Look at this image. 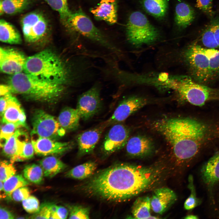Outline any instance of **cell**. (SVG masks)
I'll list each match as a JSON object with an SVG mask.
<instances>
[{
  "instance_id": "38",
  "label": "cell",
  "mask_w": 219,
  "mask_h": 219,
  "mask_svg": "<svg viewBox=\"0 0 219 219\" xmlns=\"http://www.w3.org/2000/svg\"><path fill=\"white\" fill-rule=\"evenodd\" d=\"M0 132V146L2 147L7 141L14 134L19 127L12 123H3Z\"/></svg>"
},
{
  "instance_id": "41",
  "label": "cell",
  "mask_w": 219,
  "mask_h": 219,
  "mask_svg": "<svg viewBox=\"0 0 219 219\" xmlns=\"http://www.w3.org/2000/svg\"><path fill=\"white\" fill-rule=\"evenodd\" d=\"M52 203L46 202L40 206L38 211L29 216L28 218L32 219H50L51 215L50 207Z\"/></svg>"
},
{
  "instance_id": "29",
  "label": "cell",
  "mask_w": 219,
  "mask_h": 219,
  "mask_svg": "<svg viewBox=\"0 0 219 219\" xmlns=\"http://www.w3.org/2000/svg\"><path fill=\"white\" fill-rule=\"evenodd\" d=\"M97 168L94 162L89 161L78 165L67 172L65 176L68 178L82 180L92 176Z\"/></svg>"
},
{
  "instance_id": "3",
  "label": "cell",
  "mask_w": 219,
  "mask_h": 219,
  "mask_svg": "<svg viewBox=\"0 0 219 219\" xmlns=\"http://www.w3.org/2000/svg\"><path fill=\"white\" fill-rule=\"evenodd\" d=\"M23 71L45 82L63 86L71 75L61 58L48 49L27 57Z\"/></svg>"
},
{
  "instance_id": "36",
  "label": "cell",
  "mask_w": 219,
  "mask_h": 219,
  "mask_svg": "<svg viewBox=\"0 0 219 219\" xmlns=\"http://www.w3.org/2000/svg\"><path fill=\"white\" fill-rule=\"evenodd\" d=\"M202 41L206 48L216 49L219 48L215 38L213 24L208 26L202 34Z\"/></svg>"
},
{
  "instance_id": "50",
  "label": "cell",
  "mask_w": 219,
  "mask_h": 219,
  "mask_svg": "<svg viewBox=\"0 0 219 219\" xmlns=\"http://www.w3.org/2000/svg\"><path fill=\"white\" fill-rule=\"evenodd\" d=\"M0 198H5L6 197L5 193L4 190L3 182L0 181Z\"/></svg>"
},
{
  "instance_id": "31",
  "label": "cell",
  "mask_w": 219,
  "mask_h": 219,
  "mask_svg": "<svg viewBox=\"0 0 219 219\" xmlns=\"http://www.w3.org/2000/svg\"><path fill=\"white\" fill-rule=\"evenodd\" d=\"M29 184V182L21 174L14 175L7 179L4 182L3 186L7 199L12 200L11 195L15 190L20 187L26 186Z\"/></svg>"
},
{
  "instance_id": "8",
  "label": "cell",
  "mask_w": 219,
  "mask_h": 219,
  "mask_svg": "<svg viewBox=\"0 0 219 219\" xmlns=\"http://www.w3.org/2000/svg\"><path fill=\"white\" fill-rule=\"evenodd\" d=\"M184 58L195 79L200 82L210 80L209 61L205 48L193 43L184 53Z\"/></svg>"
},
{
  "instance_id": "45",
  "label": "cell",
  "mask_w": 219,
  "mask_h": 219,
  "mask_svg": "<svg viewBox=\"0 0 219 219\" xmlns=\"http://www.w3.org/2000/svg\"><path fill=\"white\" fill-rule=\"evenodd\" d=\"M68 214V210L64 207L58 206L57 209L53 217V219H66Z\"/></svg>"
},
{
  "instance_id": "43",
  "label": "cell",
  "mask_w": 219,
  "mask_h": 219,
  "mask_svg": "<svg viewBox=\"0 0 219 219\" xmlns=\"http://www.w3.org/2000/svg\"><path fill=\"white\" fill-rule=\"evenodd\" d=\"M30 195L29 188L26 186L20 187L15 190L12 193V200L19 202L27 198Z\"/></svg>"
},
{
  "instance_id": "12",
  "label": "cell",
  "mask_w": 219,
  "mask_h": 219,
  "mask_svg": "<svg viewBox=\"0 0 219 219\" xmlns=\"http://www.w3.org/2000/svg\"><path fill=\"white\" fill-rule=\"evenodd\" d=\"M129 133V129L123 124L119 123L112 125L102 143V151L109 155L123 148L128 140Z\"/></svg>"
},
{
  "instance_id": "14",
  "label": "cell",
  "mask_w": 219,
  "mask_h": 219,
  "mask_svg": "<svg viewBox=\"0 0 219 219\" xmlns=\"http://www.w3.org/2000/svg\"><path fill=\"white\" fill-rule=\"evenodd\" d=\"M26 58L23 54L16 49L1 47L0 70L12 75L22 72Z\"/></svg>"
},
{
  "instance_id": "15",
  "label": "cell",
  "mask_w": 219,
  "mask_h": 219,
  "mask_svg": "<svg viewBox=\"0 0 219 219\" xmlns=\"http://www.w3.org/2000/svg\"><path fill=\"white\" fill-rule=\"evenodd\" d=\"M31 141L35 153L47 156L64 153L72 148L73 142H61L51 138L32 137Z\"/></svg>"
},
{
  "instance_id": "11",
  "label": "cell",
  "mask_w": 219,
  "mask_h": 219,
  "mask_svg": "<svg viewBox=\"0 0 219 219\" xmlns=\"http://www.w3.org/2000/svg\"><path fill=\"white\" fill-rule=\"evenodd\" d=\"M21 25L25 40L30 43L35 42L45 35L48 28L47 20L41 13H29L21 20Z\"/></svg>"
},
{
  "instance_id": "19",
  "label": "cell",
  "mask_w": 219,
  "mask_h": 219,
  "mask_svg": "<svg viewBox=\"0 0 219 219\" xmlns=\"http://www.w3.org/2000/svg\"><path fill=\"white\" fill-rule=\"evenodd\" d=\"M177 196L170 188L162 187L155 189L151 198V208L155 213L162 214L176 201Z\"/></svg>"
},
{
  "instance_id": "28",
  "label": "cell",
  "mask_w": 219,
  "mask_h": 219,
  "mask_svg": "<svg viewBox=\"0 0 219 219\" xmlns=\"http://www.w3.org/2000/svg\"><path fill=\"white\" fill-rule=\"evenodd\" d=\"M151 198L144 196L137 198L132 207L131 213L133 217L137 219L157 218L151 216Z\"/></svg>"
},
{
  "instance_id": "49",
  "label": "cell",
  "mask_w": 219,
  "mask_h": 219,
  "mask_svg": "<svg viewBox=\"0 0 219 219\" xmlns=\"http://www.w3.org/2000/svg\"><path fill=\"white\" fill-rule=\"evenodd\" d=\"M0 96H3L9 93H11L10 87L8 85H2L0 87Z\"/></svg>"
},
{
  "instance_id": "10",
  "label": "cell",
  "mask_w": 219,
  "mask_h": 219,
  "mask_svg": "<svg viewBox=\"0 0 219 219\" xmlns=\"http://www.w3.org/2000/svg\"><path fill=\"white\" fill-rule=\"evenodd\" d=\"M100 84L97 83L79 96L76 109L81 119L87 120L97 114L102 107Z\"/></svg>"
},
{
  "instance_id": "23",
  "label": "cell",
  "mask_w": 219,
  "mask_h": 219,
  "mask_svg": "<svg viewBox=\"0 0 219 219\" xmlns=\"http://www.w3.org/2000/svg\"><path fill=\"white\" fill-rule=\"evenodd\" d=\"M81 119L76 108L67 107L61 110L57 119L61 127L66 131H71L78 129Z\"/></svg>"
},
{
  "instance_id": "34",
  "label": "cell",
  "mask_w": 219,
  "mask_h": 219,
  "mask_svg": "<svg viewBox=\"0 0 219 219\" xmlns=\"http://www.w3.org/2000/svg\"><path fill=\"white\" fill-rule=\"evenodd\" d=\"M54 10L57 12L61 19L65 22L72 13L70 11L67 0H45Z\"/></svg>"
},
{
  "instance_id": "18",
  "label": "cell",
  "mask_w": 219,
  "mask_h": 219,
  "mask_svg": "<svg viewBox=\"0 0 219 219\" xmlns=\"http://www.w3.org/2000/svg\"><path fill=\"white\" fill-rule=\"evenodd\" d=\"M20 128L16 130L2 147L3 154L9 158L10 162L12 163L16 162L22 152L25 142L29 140L26 132Z\"/></svg>"
},
{
  "instance_id": "39",
  "label": "cell",
  "mask_w": 219,
  "mask_h": 219,
  "mask_svg": "<svg viewBox=\"0 0 219 219\" xmlns=\"http://www.w3.org/2000/svg\"><path fill=\"white\" fill-rule=\"evenodd\" d=\"M69 219H89V210L81 206L72 205L69 207Z\"/></svg>"
},
{
  "instance_id": "46",
  "label": "cell",
  "mask_w": 219,
  "mask_h": 219,
  "mask_svg": "<svg viewBox=\"0 0 219 219\" xmlns=\"http://www.w3.org/2000/svg\"><path fill=\"white\" fill-rule=\"evenodd\" d=\"M15 218L14 215L6 208L1 206L0 208V219H12Z\"/></svg>"
},
{
  "instance_id": "17",
  "label": "cell",
  "mask_w": 219,
  "mask_h": 219,
  "mask_svg": "<svg viewBox=\"0 0 219 219\" xmlns=\"http://www.w3.org/2000/svg\"><path fill=\"white\" fill-rule=\"evenodd\" d=\"M7 105L2 117V123H12L19 127L27 129L26 116L21 105L17 99L11 93L6 95Z\"/></svg>"
},
{
  "instance_id": "5",
  "label": "cell",
  "mask_w": 219,
  "mask_h": 219,
  "mask_svg": "<svg viewBox=\"0 0 219 219\" xmlns=\"http://www.w3.org/2000/svg\"><path fill=\"white\" fill-rule=\"evenodd\" d=\"M159 85L175 90L182 99L197 106H203L219 95V90L196 83L186 76L169 77L165 74Z\"/></svg>"
},
{
  "instance_id": "13",
  "label": "cell",
  "mask_w": 219,
  "mask_h": 219,
  "mask_svg": "<svg viewBox=\"0 0 219 219\" xmlns=\"http://www.w3.org/2000/svg\"><path fill=\"white\" fill-rule=\"evenodd\" d=\"M147 103V100L142 97L133 96L126 98L119 103L110 117L103 123L107 127L122 122Z\"/></svg>"
},
{
  "instance_id": "7",
  "label": "cell",
  "mask_w": 219,
  "mask_h": 219,
  "mask_svg": "<svg viewBox=\"0 0 219 219\" xmlns=\"http://www.w3.org/2000/svg\"><path fill=\"white\" fill-rule=\"evenodd\" d=\"M73 30L93 41L111 52L117 49L96 27L89 18L81 11L72 13L65 22Z\"/></svg>"
},
{
  "instance_id": "21",
  "label": "cell",
  "mask_w": 219,
  "mask_h": 219,
  "mask_svg": "<svg viewBox=\"0 0 219 219\" xmlns=\"http://www.w3.org/2000/svg\"><path fill=\"white\" fill-rule=\"evenodd\" d=\"M117 8L115 0H102L98 5L92 9L91 12L97 19L113 24L117 20Z\"/></svg>"
},
{
  "instance_id": "32",
  "label": "cell",
  "mask_w": 219,
  "mask_h": 219,
  "mask_svg": "<svg viewBox=\"0 0 219 219\" xmlns=\"http://www.w3.org/2000/svg\"><path fill=\"white\" fill-rule=\"evenodd\" d=\"M23 172L24 177L29 181L37 184L42 183L44 174L40 165L35 164L27 165Z\"/></svg>"
},
{
  "instance_id": "24",
  "label": "cell",
  "mask_w": 219,
  "mask_h": 219,
  "mask_svg": "<svg viewBox=\"0 0 219 219\" xmlns=\"http://www.w3.org/2000/svg\"><path fill=\"white\" fill-rule=\"evenodd\" d=\"M193 9L188 4L180 2L177 3L175 9L174 21L176 26L184 29L189 26L195 18Z\"/></svg>"
},
{
  "instance_id": "48",
  "label": "cell",
  "mask_w": 219,
  "mask_h": 219,
  "mask_svg": "<svg viewBox=\"0 0 219 219\" xmlns=\"http://www.w3.org/2000/svg\"><path fill=\"white\" fill-rule=\"evenodd\" d=\"M213 24L215 38L219 48V22Z\"/></svg>"
},
{
  "instance_id": "6",
  "label": "cell",
  "mask_w": 219,
  "mask_h": 219,
  "mask_svg": "<svg viewBox=\"0 0 219 219\" xmlns=\"http://www.w3.org/2000/svg\"><path fill=\"white\" fill-rule=\"evenodd\" d=\"M126 35L128 41L140 46L151 43L158 38V30L142 12L134 11L130 15L127 24Z\"/></svg>"
},
{
  "instance_id": "16",
  "label": "cell",
  "mask_w": 219,
  "mask_h": 219,
  "mask_svg": "<svg viewBox=\"0 0 219 219\" xmlns=\"http://www.w3.org/2000/svg\"><path fill=\"white\" fill-rule=\"evenodd\" d=\"M106 126L102 123L97 126L82 131L76 138L79 155L92 153L99 141Z\"/></svg>"
},
{
  "instance_id": "40",
  "label": "cell",
  "mask_w": 219,
  "mask_h": 219,
  "mask_svg": "<svg viewBox=\"0 0 219 219\" xmlns=\"http://www.w3.org/2000/svg\"><path fill=\"white\" fill-rule=\"evenodd\" d=\"M22 205L24 210L30 214L37 212L40 208L39 202L38 199L33 196H29L22 201Z\"/></svg>"
},
{
  "instance_id": "47",
  "label": "cell",
  "mask_w": 219,
  "mask_h": 219,
  "mask_svg": "<svg viewBox=\"0 0 219 219\" xmlns=\"http://www.w3.org/2000/svg\"><path fill=\"white\" fill-rule=\"evenodd\" d=\"M7 101L5 95L1 96L0 99V113L1 117L2 116L6 108Z\"/></svg>"
},
{
  "instance_id": "35",
  "label": "cell",
  "mask_w": 219,
  "mask_h": 219,
  "mask_svg": "<svg viewBox=\"0 0 219 219\" xmlns=\"http://www.w3.org/2000/svg\"><path fill=\"white\" fill-rule=\"evenodd\" d=\"M188 187L190 191V193L184 203V207L186 210H190L198 206L201 203L200 200L196 196L193 178L191 175H190L188 177Z\"/></svg>"
},
{
  "instance_id": "27",
  "label": "cell",
  "mask_w": 219,
  "mask_h": 219,
  "mask_svg": "<svg viewBox=\"0 0 219 219\" xmlns=\"http://www.w3.org/2000/svg\"><path fill=\"white\" fill-rule=\"evenodd\" d=\"M0 40L10 44H19L22 42L21 36L16 28L3 19L0 20Z\"/></svg>"
},
{
  "instance_id": "20",
  "label": "cell",
  "mask_w": 219,
  "mask_h": 219,
  "mask_svg": "<svg viewBox=\"0 0 219 219\" xmlns=\"http://www.w3.org/2000/svg\"><path fill=\"white\" fill-rule=\"evenodd\" d=\"M127 153L133 157H141L151 153L153 144L148 137L143 136H133L128 140L126 145Z\"/></svg>"
},
{
  "instance_id": "9",
  "label": "cell",
  "mask_w": 219,
  "mask_h": 219,
  "mask_svg": "<svg viewBox=\"0 0 219 219\" xmlns=\"http://www.w3.org/2000/svg\"><path fill=\"white\" fill-rule=\"evenodd\" d=\"M32 137L55 139L63 136L66 131L60 126L57 119L43 110L33 112L32 117Z\"/></svg>"
},
{
  "instance_id": "51",
  "label": "cell",
  "mask_w": 219,
  "mask_h": 219,
  "mask_svg": "<svg viewBox=\"0 0 219 219\" xmlns=\"http://www.w3.org/2000/svg\"><path fill=\"white\" fill-rule=\"evenodd\" d=\"M184 219H198L199 218L198 216L194 215H188L184 218Z\"/></svg>"
},
{
  "instance_id": "25",
  "label": "cell",
  "mask_w": 219,
  "mask_h": 219,
  "mask_svg": "<svg viewBox=\"0 0 219 219\" xmlns=\"http://www.w3.org/2000/svg\"><path fill=\"white\" fill-rule=\"evenodd\" d=\"M140 1L144 10L156 18L162 19L166 15L169 0H140Z\"/></svg>"
},
{
  "instance_id": "1",
  "label": "cell",
  "mask_w": 219,
  "mask_h": 219,
  "mask_svg": "<svg viewBox=\"0 0 219 219\" xmlns=\"http://www.w3.org/2000/svg\"><path fill=\"white\" fill-rule=\"evenodd\" d=\"M156 172L151 168L119 164L98 173L83 186L86 192L107 200L120 202L136 196L150 186Z\"/></svg>"
},
{
  "instance_id": "4",
  "label": "cell",
  "mask_w": 219,
  "mask_h": 219,
  "mask_svg": "<svg viewBox=\"0 0 219 219\" xmlns=\"http://www.w3.org/2000/svg\"><path fill=\"white\" fill-rule=\"evenodd\" d=\"M11 93L22 95L33 101L56 103L64 92V86L49 83L34 76L21 72L12 75L9 80Z\"/></svg>"
},
{
  "instance_id": "22",
  "label": "cell",
  "mask_w": 219,
  "mask_h": 219,
  "mask_svg": "<svg viewBox=\"0 0 219 219\" xmlns=\"http://www.w3.org/2000/svg\"><path fill=\"white\" fill-rule=\"evenodd\" d=\"M200 172L203 182L208 186L212 187L219 182V152L203 165Z\"/></svg>"
},
{
  "instance_id": "2",
  "label": "cell",
  "mask_w": 219,
  "mask_h": 219,
  "mask_svg": "<svg viewBox=\"0 0 219 219\" xmlns=\"http://www.w3.org/2000/svg\"><path fill=\"white\" fill-rule=\"evenodd\" d=\"M154 127L169 144L176 159L188 164L197 154L206 133L205 126L189 118L163 119Z\"/></svg>"
},
{
  "instance_id": "44",
  "label": "cell",
  "mask_w": 219,
  "mask_h": 219,
  "mask_svg": "<svg viewBox=\"0 0 219 219\" xmlns=\"http://www.w3.org/2000/svg\"><path fill=\"white\" fill-rule=\"evenodd\" d=\"M213 0H196V7L204 12L207 14L212 13Z\"/></svg>"
},
{
  "instance_id": "33",
  "label": "cell",
  "mask_w": 219,
  "mask_h": 219,
  "mask_svg": "<svg viewBox=\"0 0 219 219\" xmlns=\"http://www.w3.org/2000/svg\"><path fill=\"white\" fill-rule=\"evenodd\" d=\"M208 57L210 80L219 76V50L205 48Z\"/></svg>"
},
{
  "instance_id": "42",
  "label": "cell",
  "mask_w": 219,
  "mask_h": 219,
  "mask_svg": "<svg viewBox=\"0 0 219 219\" xmlns=\"http://www.w3.org/2000/svg\"><path fill=\"white\" fill-rule=\"evenodd\" d=\"M34 150L31 141L28 140L25 143L21 154L18 157L16 162L23 161L32 158Z\"/></svg>"
},
{
  "instance_id": "37",
  "label": "cell",
  "mask_w": 219,
  "mask_h": 219,
  "mask_svg": "<svg viewBox=\"0 0 219 219\" xmlns=\"http://www.w3.org/2000/svg\"><path fill=\"white\" fill-rule=\"evenodd\" d=\"M16 170L13 163L6 160L2 161L0 162V180L3 182L14 176Z\"/></svg>"
},
{
  "instance_id": "26",
  "label": "cell",
  "mask_w": 219,
  "mask_h": 219,
  "mask_svg": "<svg viewBox=\"0 0 219 219\" xmlns=\"http://www.w3.org/2000/svg\"><path fill=\"white\" fill-rule=\"evenodd\" d=\"M44 176L50 178L54 177L61 172L66 167V165L57 157L47 156L39 161Z\"/></svg>"
},
{
  "instance_id": "30",
  "label": "cell",
  "mask_w": 219,
  "mask_h": 219,
  "mask_svg": "<svg viewBox=\"0 0 219 219\" xmlns=\"http://www.w3.org/2000/svg\"><path fill=\"white\" fill-rule=\"evenodd\" d=\"M31 0H0V14H14L21 12L28 7Z\"/></svg>"
}]
</instances>
